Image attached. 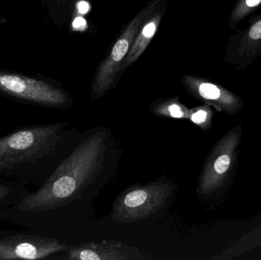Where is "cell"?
Here are the masks:
<instances>
[{
    "label": "cell",
    "instance_id": "18",
    "mask_svg": "<svg viewBox=\"0 0 261 260\" xmlns=\"http://www.w3.org/2000/svg\"><path fill=\"white\" fill-rule=\"evenodd\" d=\"M90 4L89 3H87V1H84V0H82V1H80L77 4V9L78 12L80 14H82V15H84V14L87 13L90 10Z\"/></svg>",
    "mask_w": 261,
    "mask_h": 260
},
{
    "label": "cell",
    "instance_id": "15",
    "mask_svg": "<svg viewBox=\"0 0 261 260\" xmlns=\"http://www.w3.org/2000/svg\"><path fill=\"white\" fill-rule=\"evenodd\" d=\"M261 6V0H236L234 7L230 14L228 26L231 30L237 32L241 21Z\"/></svg>",
    "mask_w": 261,
    "mask_h": 260
},
{
    "label": "cell",
    "instance_id": "2",
    "mask_svg": "<svg viewBox=\"0 0 261 260\" xmlns=\"http://www.w3.org/2000/svg\"><path fill=\"white\" fill-rule=\"evenodd\" d=\"M67 125L66 122L29 125L0 137V181L24 185L41 178Z\"/></svg>",
    "mask_w": 261,
    "mask_h": 260
},
{
    "label": "cell",
    "instance_id": "11",
    "mask_svg": "<svg viewBox=\"0 0 261 260\" xmlns=\"http://www.w3.org/2000/svg\"><path fill=\"white\" fill-rule=\"evenodd\" d=\"M160 21H161V15L156 14L144 24L141 32L137 35L136 38L134 40L129 52L124 61V64L125 66L130 65L144 53L152 38L156 34Z\"/></svg>",
    "mask_w": 261,
    "mask_h": 260
},
{
    "label": "cell",
    "instance_id": "4",
    "mask_svg": "<svg viewBox=\"0 0 261 260\" xmlns=\"http://www.w3.org/2000/svg\"><path fill=\"white\" fill-rule=\"evenodd\" d=\"M241 136L242 128L234 127L213 147L199 178V194L208 196L224 186L232 169Z\"/></svg>",
    "mask_w": 261,
    "mask_h": 260
},
{
    "label": "cell",
    "instance_id": "8",
    "mask_svg": "<svg viewBox=\"0 0 261 260\" xmlns=\"http://www.w3.org/2000/svg\"><path fill=\"white\" fill-rule=\"evenodd\" d=\"M261 56V15L251 18L249 24L237 31L228 39L225 60L238 70H245Z\"/></svg>",
    "mask_w": 261,
    "mask_h": 260
},
{
    "label": "cell",
    "instance_id": "1",
    "mask_svg": "<svg viewBox=\"0 0 261 260\" xmlns=\"http://www.w3.org/2000/svg\"><path fill=\"white\" fill-rule=\"evenodd\" d=\"M109 140L107 129L99 128L89 131L42 186L28 194L8 212L32 215L51 212L77 199L105 170Z\"/></svg>",
    "mask_w": 261,
    "mask_h": 260
},
{
    "label": "cell",
    "instance_id": "14",
    "mask_svg": "<svg viewBox=\"0 0 261 260\" xmlns=\"http://www.w3.org/2000/svg\"><path fill=\"white\" fill-rule=\"evenodd\" d=\"M150 111L160 117L188 120L189 109L179 102L177 97L154 102L150 108Z\"/></svg>",
    "mask_w": 261,
    "mask_h": 260
},
{
    "label": "cell",
    "instance_id": "6",
    "mask_svg": "<svg viewBox=\"0 0 261 260\" xmlns=\"http://www.w3.org/2000/svg\"><path fill=\"white\" fill-rule=\"evenodd\" d=\"M0 91L21 100L50 108H64L70 104L63 90L43 81L20 75L0 73Z\"/></svg>",
    "mask_w": 261,
    "mask_h": 260
},
{
    "label": "cell",
    "instance_id": "5",
    "mask_svg": "<svg viewBox=\"0 0 261 260\" xmlns=\"http://www.w3.org/2000/svg\"><path fill=\"white\" fill-rule=\"evenodd\" d=\"M67 247L57 238L29 232L0 230V260L47 259Z\"/></svg>",
    "mask_w": 261,
    "mask_h": 260
},
{
    "label": "cell",
    "instance_id": "9",
    "mask_svg": "<svg viewBox=\"0 0 261 260\" xmlns=\"http://www.w3.org/2000/svg\"><path fill=\"white\" fill-rule=\"evenodd\" d=\"M184 82L190 94L218 111L234 115L243 107L239 96L217 84L190 76L184 78Z\"/></svg>",
    "mask_w": 261,
    "mask_h": 260
},
{
    "label": "cell",
    "instance_id": "17",
    "mask_svg": "<svg viewBox=\"0 0 261 260\" xmlns=\"http://www.w3.org/2000/svg\"><path fill=\"white\" fill-rule=\"evenodd\" d=\"M73 28L76 30L83 31L87 28V21L83 17H77L73 22Z\"/></svg>",
    "mask_w": 261,
    "mask_h": 260
},
{
    "label": "cell",
    "instance_id": "16",
    "mask_svg": "<svg viewBox=\"0 0 261 260\" xmlns=\"http://www.w3.org/2000/svg\"><path fill=\"white\" fill-rule=\"evenodd\" d=\"M213 117L211 106L206 104L189 109L188 120L204 131L210 129Z\"/></svg>",
    "mask_w": 261,
    "mask_h": 260
},
{
    "label": "cell",
    "instance_id": "10",
    "mask_svg": "<svg viewBox=\"0 0 261 260\" xmlns=\"http://www.w3.org/2000/svg\"><path fill=\"white\" fill-rule=\"evenodd\" d=\"M70 260H144L148 259L136 247L120 241L84 243L69 249L64 257Z\"/></svg>",
    "mask_w": 261,
    "mask_h": 260
},
{
    "label": "cell",
    "instance_id": "3",
    "mask_svg": "<svg viewBox=\"0 0 261 260\" xmlns=\"http://www.w3.org/2000/svg\"><path fill=\"white\" fill-rule=\"evenodd\" d=\"M173 189V182L167 179L132 186L115 201L112 220L119 224H128L146 219L163 209Z\"/></svg>",
    "mask_w": 261,
    "mask_h": 260
},
{
    "label": "cell",
    "instance_id": "13",
    "mask_svg": "<svg viewBox=\"0 0 261 260\" xmlns=\"http://www.w3.org/2000/svg\"><path fill=\"white\" fill-rule=\"evenodd\" d=\"M261 246V227L241 237L237 242L225 251L215 256V259H225L236 257Z\"/></svg>",
    "mask_w": 261,
    "mask_h": 260
},
{
    "label": "cell",
    "instance_id": "12",
    "mask_svg": "<svg viewBox=\"0 0 261 260\" xmlns=\"http://www.w3.org/2000/svg\"><path fill=\"white\" fill-rule=\"evenodd\" d=\"M29 194L24 185L15 182L0 181V218L15 207Z\"/></svg>",
    "mask_w": 261,
    "mask_h": 260
},
{
    "label": "cell",
    "instance_id": "7",
    "mask_svg": "<svg viewBox=\"0 0 261 260\" xmlns=\"http://www.w3.org/2000/svg\"><path fill=\"white\" fill-rule=\"evenodd\" d=\"M144 18L145 13L137 16L113 46L93 82L91 93L93 99L103 96L113 86L121 64L125 61Z\"/></svg>",
    "mask_w": 261,
    "mask_h": 260
}]
</instances>
